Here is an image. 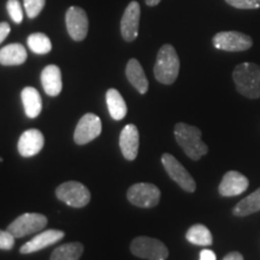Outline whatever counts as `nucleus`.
Masks as SVG:
<instances>
[{
	"label": "nucleus",
	"mask_w": 260,
	"mask_h": 260,
	"mask_svg": "<svg viewBox=\"0 0 260 260\" xmlns=\"http://www.w3.org/2000/svg\"><path fill=\"white\" fill-rule=\"evenodd\" d=\"M175 139L183 149L187 157L193 160H199L201 157L209 153V146L201 140V130L186 123H177L175 125Z\"/></svg>",
	"instance_id": "nucleus-1"
},
{
	"label": "nucleus",
	"mask_w": 260,
	"mask_h": 260,
	"mask_svg": "<svg viewBox=\"0 0 260 260\" xmlns=\"http://www.w3.org/2000/svg\"><path fill=\"white\" fill-rule=\"evenodd\" d=\"M236 90L248 99L260 98V65L241 63L233 71Z\"/></svg>",
	"instance_id": "nucleus-2"
},
{
	"label": "nucleus",
	"mask_w": 260,
	"mask_h": 260,
	"mask_svg": "<svg viewBox=\"0 0 260 260\" xmlns=\"http://www.w3.org/2000/svg\"><path fill=\"white\" fill-rule=\"evenodd\" d=\"M180 73V58L171 45L160 47L157 60L154 64V76L158 82L162 84H172L177 80Z\"/></svg>",
	"instance_id": "nucleus-3"
},
{
	"label": "nucleus",
	"mask_w": 260,
	"mask_h": 260,
	"mask_svg": "<svg viewBox=\"0 0 260 260\" xmlns=\"http://www.w3.org/2000/svg\"><path fill=\"white\" fill-rule=\"evenodd\" d=\"M130 251L138 258L147 260H167L169 249L161 241L148 236H139L132 241Z\"/></svg>",
	"instance_id": "nucleus-4"
},
{
	"label": "nucleus",
	"mask_w": 260,
	"mask_h": 260,
	"mask_svg": "<svg viewBox=\"0 0 260 260\" xmlns=\"http://www.w3.org/2000/svg\"><path fill=\"white\" fill-rule=\"evenodd\" d=\"M56 195L60 201L68 206L81 209L88 205L90 200V193L84 184L76 181H69L61 183L56 189Z\"/></svg>",
	"instance_id": "nucleus-5"
},
{
	"label": "nucleus",
	"mask_w": 260,
	"mask_h": 260,
	"mask_svg": "<svg viewBox=\"0 0 260 260\" xmlns=\"http://www.w3.org/2000/svg\"><path fill=\"white\" fill-rule=\"evenodd\" d=\"M160 190L152 183H135L128 189L129 203L141 209H152L160 201Z\"/></svg>",
	"instance_id": "nucleus-6"
},
{
	"label": "nucleus",
	"mask_w": 260,
	"mask_h": 260,
	"mask_svg": "<svg viewBox=\"0 0 260 260\" xmlns=\"http://www.w3.org/2000/svg\"><path fill=\"white\" fill-rule=\"evenodd\" d=\"M47 225V218L41 213H23L8 226V232L16 239L40 233Z\"/></svg>",
	"instance_id": "nucleus-7"
},
{
	"label": "nucleus",
	"mask_w": 260,
	"mask_h": 260,
	"mask_svg": "<svg viewBox=\"0 0 260 260\" xmlns=\"http://www.w3.org/2000/svg\"><path fill=\"white\" fill-rule=\"evenodd\" d=\"M213 46L217 50L226 52H243L253 46V40L249 35L240 31H219L212 39Z\"/></svg>",
	"instance_id": "nucleus-8"
},
{
	"label": "nucleus",
	"mask_w": 260,
	"mask_h": 260,
	"mask_svg": "<svg viewBox=\"0 0 260 260\" xmlns=\"http://www.w3.org/2000/svg\"><path fill=\"white\" fill-rule=\"evenodd\" d=\"M161 162L171 180L176 182L182 189L188 191V193L195 191L197 183H195L193 177L174 155L170 153H164L161 155Z\"/></svg>",
	"instance_id": "nucleus-9"
},
{
	"label": "nucleus",
	"mask_w": 260,
	"mask_h": 260,
	"mask_svg": "<svg viewBox=\"0 0 260 260\" xmlns=\"http://www.w3.org/2000/svg\"><path fill=\"white\" fill-rule=\"evenodd\" d=\"M102 133V121L94 113H86L77 123L74 133V141L77 145H86L93 141Z\"/></svg>",
	"instance_id": "nucleus-10"
},
{
	"label": "nucleus",
	"mask_w": 260,
	"mask_h": 260,
	"mask_svg": "<svg viewBox=\"0 0 260 260\" xmlns=\"http://www.w3.org/2000/svg\"><path fill=\"white\" fill-rule=\"evenodd\" d=\"M65 23L70 38L75 41H82L88 34V17L83 9L71 6L65 15Z\"/></svg>",
	"instance_id": "nucleus-11"
},
{
	"label": "nucleus",
	"mask_w": 260,
	"mask_h": 260,
	"mask_svg": "<svg viewBox=\"0 0 260 260\" xmlns=\"http://www.w3.org/2000/svg\"><path fill=\"white\" fill-rule=\"evenodd\" d=\"M141 8L138 2H132L126 6L121 21V32L125 41L132 42L138 38Z\"/></svg>",
	"instance_id": "nucleus-12"
},
{
	"label": "nucleus",
	"mask_w": 260,
	"mask_h": 260,
	"mask_svg": "<svg viewBox=\"0 0 260 260\" xmlns=\"http://www.w3.org/2000/svg\"><path fill=\"white\" fill-rule=\"evenodd\" d=\"M65 236L64 232L56 229H48L45 232H41L38 235H35L30 241L25 242L23 246L21 247L19 252L22 254H30V253H35L41 251V249L50 247L54 243L59 242L61 239Z\"/></svg>",
	"instance_id": "nucleus-13"
},
{
	"label": "nucleus",
	"mask_w": 260,
	"mask_h": 260,
	"mask_svg": "<svg viewBox=\"0 0 260 260\" xmlns=\"http://www.w3.org/2000/svg\"><path fill=\"white\" fill-rule=\"evenodd\" d=\"M249 186V181L239 171H228L220 182L218 191L222 197H237L245 193Z\"/></svg>",
	"instance_id": "nucleus-14"
},
{
	"label": "nucleus",
	"mask_w": 260,
	"mask_h": 260,
	"mask_svg": "<svg viewBox=\"0 0 260 260\" xmlns=\"http://www.w3.org/2000/svg\"><path fill=\"white\" fill-rule=\"evenodd\" d=\"M45 145V138L38 129L25 130L18 140V152L22 157L29 158L37 155Z\"/></svg>",
	"instance_id": "nucleus-15"
},
{
	"label": "nucleus",
	"mask_w": 260,
	"mask_h": 260,
	"mask_svg": "<svg viewBox=\"0 0 260 260\" xmlns=\"http://www.w3.org/2000/svg\"><path fill=\"white\" fill-rule=\"evenodd\" d=\"M140 145L139 130L134 124L125 125L119 135V147L126 160H135Z\"/></svg>",
	"instance_id": "nucleus-16"
},
{
	"label": "nucleus",
	"mask_w": 260,
	"mask_h": 260,
	"mask_svg": "<svg viewBox=\"0 0 260 260\" xmlns=\"http://www.w3.org/2000/svg\"><path fill=\"white\" fill-rule=\"evenodd\" d=\"M41 83L47 95L57 96L63 88L59 68L57 65H47L41 73Z\"/></svg>",
	"instance_id": "nucleus-17"
},
{
	"label": "nucleus",
	"mask_w": 260,
	"mask_h": 260,
	"mask_svg": "<svg viewBox=\"0 0 260 260\" xmlns=\"http://www.w3.org/2000/svg\"><path fill=\"white\" fill-rule=\"evenodd\" d=\"M126 79L130 83L134 86V88L138 90L140 94L147 93L148 90V80L146 77L144 68L141 67L140 61L135 58H132L126 64L125 69Z\"/></svg>",
	"instance_id": "nucleus-18"
},
{
	"label": "nucleus",
	"mask_w": 260,
	"mask_h": 260,
	"mask_svg": "<svg viewBox=\"0 0 260 260\" xmlns=\"http://www.w3.org/2000/svg\"><path fill=\"white\" fill-rule=\"evenodd\" d=\"M27 57V51L21 44H10L0 50V64L6 67L23 64Z\"/></svg>",
	"instance_id": "nucleus-19"
},
{
	"label": "nucleus",
	"mask_w": 260,
	"mask_h": 260,
	"mask_svg": "<svg viewBox=\"0 0 260 260\" xmlns=\"http://www.w3.org/2000/svg\"><path fill=\"white\" fill-rule=\"evenodd\" d=\"M21 98L24 106V112L28 118H37L42 110V100L40 93L34 87H25L22 90Z\"/></svg>",
	"instance_id": "nucleus-20"
},
{
	"label": "nucleus",
	"mask_w": 260,
	"mask_h": 260,
	"mask_svg": "<svg viewBox=\"0 0 260 260\" xmlns=\"http://www.w3.org/2000/svg\"><path fill=\"white\" fill-rule=\"evenodd\" d=\"M106 104L110 116L115 121H121L126 115V104L121 95V93L115 88H110L106 92Z\"/></svg>",
	"instance_id": "nucleus-21"
},
{
	"label": "nucleus",
	"mask_w": 260,
	"mask_h": 260,
	"mask_svg": "<svg viewBox=\"0 0 260 260\" xmlns=\"http://www.w3.org/2000/svg\"><path fill=\"white\" fill-rule=\"evenodd\" d=\"M260 211V188L243 198L233 209V214L236 217H246Z\"/></svg>",
	"instance_id": "nucleus-22"
},
{
	"label": "nucleus",
	"mask_w": 260,
	"mask_h": 260,
	"mask_svg": "<svg viewBox=\"0 0 260 260\" xmlns=\"http://www.w3.org/2000/svg\"><path fill=\"white\" fill-rule=\"evenodd\" d=\"M84 247L80 242H69L57 247L50 260H80L83 254Z\"/></svg>",
	"instance_id": "nucleus-23"
},
{
	"label": "nucleus",
	"mask_w": 260,
	"mask_h": 260,
	"mask_svg": "<svg viewBox=\"0 0 260 260\" xmlns=\"http://www.w3.org/2000/svg\"><path fill=\"white\" fill-rule=\"evenodd\" d=\"M186 239L188 242L195 246H211L213 242L212 234L209 228L203 224H194L190 226L186 234Z\"/></svg>",
	"instance_id": "nucleus-24"
},
{
	"label": "nucleus",
	"mask_w": 260,
	"mask_h": 260,
	"mask_svg": "<svg viewBox=\"0 0 260 260\" xmlns=\"http://www.w3.org/2000/svg\"><path fill=\"white\" fill-rule=\"evenodd\" d=\"M27 44L30 51L37 54H46L52 50L50 38L42 32H34V34L29 35Z\"/></svg>",
	"instance_id": "nucleus-25"
},
{
	"label": "nucleus",
	"mask_w": 260,
	"mask_h": 260,
	"mask_svg": "<svg viewBox=\"0 0 260 260\" xmlns=\"http://www.w3.org/2000/svg\"><path fill=\"white\" fill-rule=\"evenodd\" d=\"M6 9H8L10 17L15 23L19 24L23 21V10H22L21 3L18 0H8Z\"/></svg>",
	"instance_id": "nucleus-26"
},
{
	"label": "nucleus",
	"mask_w": 260,
	"mask_h": 260,
	"mask_svg": "<svg viewBox=\"0 0 260 260\" xmlns=\"http://www.w3.org/2000/svg\"><path fill=\"white\" fill-rule=\"evenodd\" d=\"M25 14L29 18H35L45 8L46 0H24Z\"/></svg>",
	"instance_id": "nucleus-27"
},
{
	"label": "nucleus",
	"mask_w": 260,
	"mask_h": 260,
	"mask_svg": "<svg viewBox=\"0 0 260 260\" xmlns=\"http://www.w3.org/2000/svg\"><path fill=\"white\" fill-rule=\"evenodd\" d=\"M225 3L240 10H254L260 8V0H225Z\"/></svg>",
	"instance_id": "nucleus-28"
},
{
	"label": "nucleus",
	"mask_w": 260,
	"mask_h": 260,
	"mask_svg": "<svg viewBox=\"0 0 260 260\" xmlns=\"http://www.w3.org/2000/svg\"><path fill=\"white\" fill-rule=\"evenodd\" d=\"M16 237L8 230H0V249L10 251L14 248Z\"/></svg>",
	"instance_id": "nucleus-29"
},
{
	"label": "nucleus",
	"mask_w": 260,
	"mask_h": 260,
	"mask_svg": "<svg viewBox=\"0 0 260 260\" xmlns=\"http://www.w3.org/2000/svg\"><path fill=\"white\" fill-rule=\"evenodd\" d=\"M10 34V25L6 22H2L0 23V44L8 38V35Z\"/></svg>",
	"instance_id": "nucleus-30"
},
{
	"label": "nucleus",
	"mask_w": 260,
	"mask_h": 260,
	"mask_svg": "<svg viewBox=\"0 0 260 260\" xmlns=\"http://www.w3.org/2000/svg\"><path fill=\"white\" fill-rule=\"evenodd\" d=\"M200 260H216V254L210 249H203L200 252Z\"/></svg>",
	"instance_id": "nucleus-31"
},
{
	"label": "nucleus",
	"mask_w": 260,
	"mask_h": 260,
	"mask_svg": "<svg viewBox=\"0 0 260 260\" xmlns=\"http://www.w3.org/2000/svg\"><path fill=\"white\" fill-rule=\"evenodd\" d=\"M223 260H243V255L240 252H230L224 256Z\"/></svg>",
	"instance_id": "nucleus-32"
},
{
	"label": "nucleus",
	"mask_w": 260,
	"mask_h": 260,
	"mask_svg": "<svg viewBox=\"0 0 260 260\" xmlns=\"http://www.w3.org/2000/svg\"><path fill=\"white\" fill-rule=\"evenodd\" d=\"M160 2L161 0H146V4H147L148 6H155V5H158Z\"/></svg>",
	"instance_id": "nucleus-33"
}]
</instances>
